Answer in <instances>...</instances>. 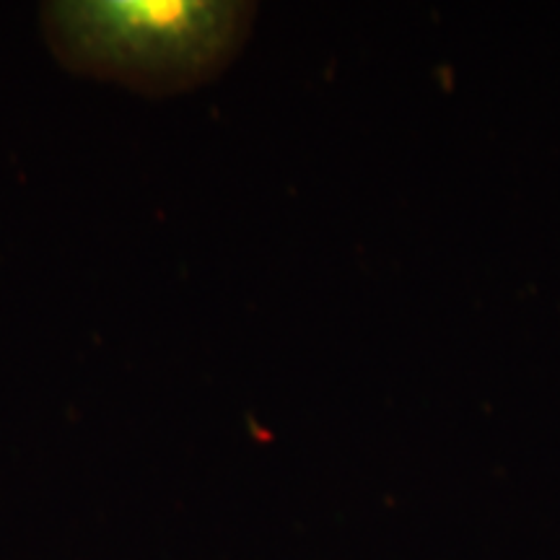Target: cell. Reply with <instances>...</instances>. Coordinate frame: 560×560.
Instances as JSON below:
<instances>
[{
  "mask_svg": "<svg viewBox=\"0 0 560 560\" xmlns=\"http://www.w3.org/2000/svg\"><path fill=\"white\" fill-rule=\"evenodd\" d=\"M249 9L200 0L50 3L45 30L62 66L145 94L198 86L226 66Z\"/></svg>",
  "mask_w": 560,
  "mask_h": 560,
  "instance_id": "6da1fadb",
  "label": "cell"
}]
</instances>
